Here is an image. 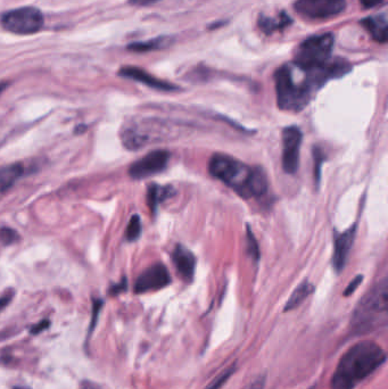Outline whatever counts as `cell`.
Segmentation results:
<instances>
[{
    "instance_id": "7402d4cb",
    "label": "cell",
    "mask_w": 388,
    "mask_h": 389,
    "mask_svg": "<svg viewBox=\"0 0 388 389\" xmlns=\"http://www.w3.org/2000/svg\"><path fill=\"white\" fill-rule=\"evenodd\" d=\"M314 161V181L319 185L320 178H321V165L325 162V154L319 147H314L313 149Z\"/></svg>"
},
{
    "instance_id": "4fadbf2b",
    "label": "cell",
    "mask_w": 388,
    "mask_h": 389,
    "mask_svg": "<svg viewBox=\"0 0 388 389\" xmlns=\"http://www.w3.org/2000/svg\"><path fill=\"white\" fill-rule=\"evenodd\" d=\"M354 237H355V227H352L345 233L337 235L335 238L334 255H333V267L337 272L345 267L348 255L353 246Z\"/></svg>"
},
{
    "instance_id": "52a82bcc",
    "label": "cell",
    "mask_w": 388,
    "mask_h": 389,
    "mask_svg": "<svg viewBox=\"0 0 388 389\" xmlns=\"http://www.w3.org/2000/svg\"><path fill=\"white\" fill-rule=\"evenodd\" d=\"M161 131L156 122L149 119L131 121L126 123L121 131L123 145L130 151H137L160 138Z\"/></svg>"
},
{
    "instance_id": "d4e9b609",
    "label": "cell",
    "mask_w": 388,
    "mask_h": 389,
    "mask_svg": "<svg viewBox=\"0 0 388 389\" xmlns=\"http://www.w3.org/2000/svg\"><path fill=\"white\" fill-rule=\"evenodd\" d=\"M102 307H103V301L102 299H95L94 305H92V324H90V328H89V337H90L92 331H94L95 326H96V322H97L98 314H99Z\"/></svg>"
},
{
    "instance_id": "ac0fdd59",
    "label": "cell",
    "mask_w": 388,
    "mask_h": 389,
    "mask_svg": "<svg viewBox=\"0 0 388 389\" xmlns=\"http://www.w3.org/2000/svg\"><path fill=\"white\" fill-rule=\"evenodd\" d=\"M291 23V17L289 15H286L285 13H281L277 18L264 16V15H261L260 18H259V26H260L261 30L266 34H271L274 31L281 30V28L289 26Z\"/></svg>"
},
{
    "instance_id": "5bb4252c",
    "label": "cell",
    "mask_w": 388,
    "mask_h": 389,
    "mask_svg": "<svg viewBox=\"0 0 388 389\" xmlns=\"http://www.w3.org/2000/svg\"><path fill=\"white\" fill-rule=\"evenodd\" d=\"M172 260L181 278L185 282H191L194 278L196 259L194 254L183 245H177L172 253Z\"/></svg>"
},
{
    "instance_id": "9a60e30c",
    "label": "cell",
    "mask_w": 388,
    "mask_h": 389,
    "mask_svg": "<svg viewBox=\"0 0 388 389\" xmlns=\"http://www.w3.org/2000/svg\"><path fill=\"white\" fill-rule=\"evenodd\" d=\"M361 24L377 43H385L387 41L388 22L385 14L368 16L361 21Z\"/></svg>"
},
{
    "instance_id": "30bf717a",
    "label": "cell",
    "mask_w": 388,
    "mask_h": 389,
    "mask_svg": "<svg viewBox=\"0 0 388 389\" xmlns=\"http://www.w3.org/2000/svg\"><path fill=\"white\" fill-rule=\"evenodd\" d=\"M168 161H170V154L168 151H151L130 166L129 176H131L132 179H146L166 170Z\"/></svg>"
},
{
    "instance_id": "83f0119b",
    "label": "cell",
    "mask_w": 388,
    "mask_h": 389,
    "mask_svg": "<svg viewBox=\"0 0 388 389\" xmlns=\"http://www.w3.org/2000/svg\"><path fill=\"white\" fill-rule=\"evenodd\" d=\"M264 385H266V377H264V375H260L259 378L252 381L251 384L244 387L243 389H263L264 388Z\"/></svg>"
},
{
    "instance_id": "484cf974",
    "label": "cell",
    "mask_w": 388,
    "mask_h": 389,
    "mask_svg": "<svg viewBox=\"0 0 388 389\" xmlns=\"http://www.w3.org/2000/svg\"><path fill=\"white\" fill-rule=\"evenodd\" d=\"M0 231H1L0 238H1V242L5 243V244H13L18 239V233L12 229H3Z\"/></svg>"
},
{
    "instance_id": "ffe728a7",
    "label": "cell",
    "mask_w": 388,
    "mask_h": 389,
    "mask_svg": "<svg viewBox=\"0 0 388 389\" xmlns=\"http://www.w3.org/2000/svg\"><path fill=\"white\" fill-rule=\"evenodd\" d=\"M170 43V38L158 37L155 39L140 41V43H130L128 46V50L134 53H147V51L158 50L164 48Z\"/></svg>"
},
{
    "instance_id": "7c38bea8",
    "label": "cell",
    "mask_w": 388,
    "mask_h": 389,
    "mask_svg": "<svg viewBox=\"0 0 388 389\" xmlns=\"http://www.w3.org/2000/svg\"><path fill=\"white\" fill-rule=\"evenodd\" d=\"M119 75L126 79L134 80L138 82L149 85L151 88L157 89L162 91H176L178 90L177 85L166 82L163 80L157 79L154 75L147 73L141 68H134V66H124L119 71Z\"/></svg>"
},
{
    "instance_id": "4316f807",
    "label": "cell",
    "mask_w": 388,
    "mask_h": 389,
    "mask_svg": "<svg viewBox=\"0 0 388 389\" xmlns=\"http://www.w3.org/2000/svg\"><path fill=\"white\" fill-rule=\"evenodd\" d=\"M363 276H357V278L353 279V282L351 284H348L347 288H346L345 292H344V296H350L357 289L360 284L362 282Z\"/></svg>"
},
{
    "instance_id": "44dd1931",
    "label": "cell",
    "mask_w": 388,
    "mask_h": 389,
    "mask_svg": "<svg viewBox=\"0 0 388 389\" xmlns=\"http://www.w3.org/2000/svg\"><path fill=\"white\" fill-rule=\"evenodd\" d=\"M140 233H141V221H140L139 215H134L129 221L128 227H126V240L128 242L137 240L139 238Z\"/></svg>"
},
{
    "instance_id": "3957f363",
    "label": "cell",
    "mask_w": 388,
    "mask_h": 389,
    "mask_svg": "<svg viewBox=\"0 0 388 389\" xmlns=\"http://www.w3.org/2000/svg\"><path fill=\"white\" fill-rule=\"evenodd\" d=\"M302 78L296 79L291 65H284L274 73L278 107L283 111L300 112L308 105L320 85L310 72L302 70Z\"/></svg>"
},
{
    "instance_id": "f1b7e54d",
    "label": "cell",
    "mask_w": 388,
    "mask_h": 389,
    "mask_svg": "<svg viewBox=\"0 0 388 389\" xmlns=\"http://www.w3.org/2000/svg\"><path fill=\"white\" fill-rule=\"evenodd\" d=\"M49 324H50V322L48 320H43V321L39 322V324L32 327L31 334H33V335L41 334L43 330L47 329L49 327Z\"/></svg>"
},
{
    "instance_id": "ba28073f",
    "label": "cell",
    "mask_w": 388,
    "mask_h": 389,
    "mask_svg": "<svg viewBox=\"0 0 388 389\" xmlns=\"http://www.w3.org/2000/svg\"><path fill=\"white\" fill-rule=\"evenodd\" d=\"M346 0H296L295 11L310 20H325L345 11Z\"/></svg>"
},
{
    "instance_id": "277c9868",
    "label": "cell",
    "mask_w": 388,
    "mask_h": 389,
    "mask_svg": "<svg viewBox=\"0 0 388 389\" xmlns=\"http://www.w3.org/2000/svg\"><path fill=\"white\" fill-rule=\"evenodd\" d=\"M388 319V282L382 279L365 294L352 316L351 327L355 334H369L386 328Z\"/></svg>"
},
{
    "instance_id": "d6a6232c",
    "label": "cell",
    "mask_w": 388,
    "mask_h": 389,
    "mask_svg": "<svg viewBox=\"0 0 388 389\" xmlns=\"http://www.w3.org/2000/svg\"><path fill=\"white\" fill-rule=\"evenodd\" d=\"M12 294H6L3 297H0V312L9 304V302L12 301Z\"/></svg>"
},
{
    "instance_id": "9c48e42d",
    "label": "cell",
    "mask_w": 388,
    "mask_h": 389,
    "mask_svg": "<svg viewBox=\"0 0 388 389\" xmlns=\"http://www.w3.org/2000/svg\"><path fill=\"white\" fill-rule=\"evenodd\" d=\"M302 131L291 125L283 131V168L286 174H295L300 166Z\"/></svg>"
},
{
    "instance_id": "4dcf8cb0",
    "label": "cell",
    "mask_w": 388,
    "mask_h": 389,
    "mask_svg": "<svg viewBox=\"0 0 388 389\" xmlns=\"http://www.w3.org/2000/svg\"><path fill=\"white\" fill-rule=\"evenodd\" d=\"M126 286H128V284H126V279H123L122 282H120V284H114V286L112 287V295H117V294L122 293V292H124V290L126 289Z\"/></svg>"
},
{
    "instance_id": "603a6c76",
    "label": "cell",
    "mask_w": 388,
    "mask_h": 389,
    "mask_svg": "<svg viewBox=\"0 0 388 389\" xmlns=\"http://www.w3.org/2000/svg\"><path fill=\"white\" fill-rule=\"evenodd\" d=\"M235 370H236L235 366H232V367L225 370V371H223L221 375H217V378L212 381L211 384L206 387L205 389H220L223 385L226 384L228 379L234 375Z\"/></svg>"
},
{
    "instance_id": "cb8c5ba5",
    "label": "cell",
    "mask_w": 388,
    "mask_h": 389,
    "mask_svg": "<svg viewBox=\"0 0 388 389\" xmlns=\"http://www.w3.org/2000/svg\"><path fill=\"white\" fill-rule=\"evenodd\" d=\"M247 244H249V252L251 253L253 259L259 261L260 259V250H259V244H257V238L254 237V233H252L249 228L247 230Z\"/></svg>"
},
{
    "instance_id": "1f68e13d",
    "label": "cell",
    "mask_w": 388,
    "mask_h": 389,
    "mask_svg": "<svg viewBox=\"0 0 388 389\" xmlns=\"http://www.w3.org/2000/svg\"><path fill=\"white\" fill-rule=\"evenodd\" d=\"M158 0H129V3L134 6H139V7H144V6L153 5V4L157 3Z\"/></svg>"
},
{
    "instance_id": "5b68a950",
    "label": "cell",
    "mask_w": 388,
    "mask_h": 389,
    "mask_svg": "<svg viewBox=\"0 0 388 389\" xmlns=\"http://www.w3.org/2000/svg\"><path fill=\"white\" fill-rule=\"evenodd\" d=\"M333 33H323L308 38L297 47L294 55V65L302 70L320 68L330 60L334 49Z\"/></svg>"
},
{
    "instance_id": "2e32d148",
    "label": "cell",
    "mask_w": 388,
    "mask_h": 389,
    "mask_svg": "<svg viewBox=\"0 0 388 389\" xmlns=\"http://www.w3.org/2000/svg\"><path fill=\"white\" fill-rule=\"evenodd\" d=\"M24 166L21 163L6 165L0 168V193L9 191L15 182L23 176Z\"/></svg>"
},
{
    "instance_id": "8fae6325",
    "label": "cell",
    "mask_w": 388,
    "mask_h": 389,
    "mask_svg": "<svg viewBox=\"0 0 388 389\" xmlns=\"http://www.w3.org/2000/svg\"><path fill=\"white\" fill-rule=\"evenodd\" d=\"M170 282H171V277L168 269L166 265L158 263L149 267L138 277L137 282L134 284V293L145 294L156 292L166 287Z\"/></svg>"
},
{
    "instance_id": "836d02e7",
    "label": "cell",
    "mask_w": 388,
    "mask_h": 389,
    "mask_svg": "<svg viewBox=\"0 0 388 389\" xmlns=\"http://www.w3.org/2000/svg\"><path fill=\"white\" fill-rule=\"evenodd\" d=\"M7 87H9V83L0 82V94H1V92H4V90H5V89H6Z\"/></svg>"
},
{
    "instance_id": "6da1fadb",
    "label": "cell",
    "mask_w": 388,
    "mask_h": 389,
    "mask_svg": "<svg viewBox=\"0 0 388 389\" xmlns=\"http://www.w3.org/2000/svg\"><path fill=\"white\" fill-rule=\"evenodd\" d=\"M385 351L371 341H360L342 356L330 381V389H354L385 363Z\"/></svg>"
},
{
    "instance_id": "e575fe53",
    "label": "cell",
    "mask_w": 388,
    "mask_h": 389,
    "mask_svg": "<svg viewBox=\"0 0 388 389\" xmlns=\"http://www.w3.org/2000/svg\"><path fill=\"white\" fill-rule=\"evenodd\" d=\"M14 389H30V388H26V387H14Z\"/></svg>"
},
{
    "instance_id": "f546056e",
    "label": "cell",
    "mask_w": 388,
    "mask_h": 389,
    "mask_svg": "<svg viewBox=\"0 0 388 389\" xmlns=\"http://www.w3.org/2000/svg\"><path fill=\"white\" fill-rule=\"evenodd\" d=\"M361 5L365 7V9H374L377 6H380L384 4V0H360Z\"/></svg>"
},
{
    "instance_id": "d6986e66",
    "label": "cell",
    "mask_w": 388,
    "mask_h": 389,
    "mask_svg": "<svg viewBox=\"0 0 388 389\" xmlns=\"http://www.w3.org/2000/svg\"><path fill=\"white\" fill-rule=\"evenodd\" d=\"M313 284L308 282H303L302 284L294 290V293L291 294L289 297L287 304L285 305V312L287 311L294 310L296 307H300L303 302L308 299V296L313 293Z\"/></svg>"
},
{
    "instance_id": "7a4b0ae2",
    "label": "cell",
    "mask_w": 388,
    "mask_h": 389,
    "mask_svg": "<svg viewBox=\"0 0 388 389\" xmlns=\"http://www.w3.org/2000/svg\"><path fill=\"white\" fill-rule=\"evenodd\" d=\"M209 171L215 179L243 198L261 197L268 191V178L260 168H252L234 157L215 154L210 159Z\"/></svg>"
},
{
    "instance_id": "8992f818",
    "label": "cell",
    "mask_w": 388,
    "mask_h": 389,
    "mask_svg": "<svg viewBox=\"0 0 388 389\" xmlns=\"http://www.w3.org/2000/svg\"><path fill=\"white\" fill-rule=\"evenodd\" d=\"M45 18L43 13L35 7H22L4 15L3 28L11 33L30 36L41 31Z\"/></svg>"
},
{
    "instance_id": "e0dca14e",
    "label": "cell",
    "mask_w": 388,
    "mask_h": 389,
    "mask_svg": "<svg viewBox=\"0 0 388 389\" xmlns=\"http://www.w3.org/2000/svg\"><path fill=\"white\" fill-rule=\"evenodd\" d=\"M173 188L170 186L151 185L147 191V203L151 212L155 213L157 206L173 195Z\"/></svg>"
}]
</instances>
